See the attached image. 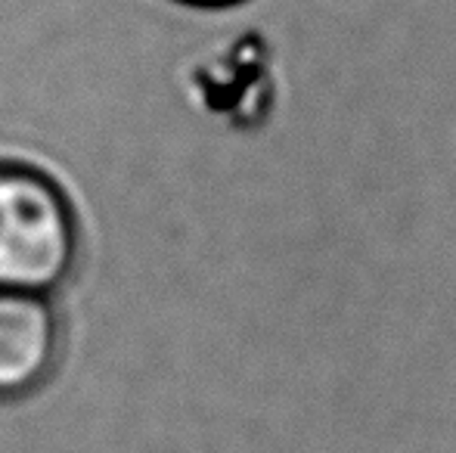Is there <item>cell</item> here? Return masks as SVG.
I'll use <instances>...</instances> for the list:
<instances>
[{"label": "cell", "mask_w": 456, "mask_h": 453, "mask_svg": "<svg viewBox=\"0 0 456 453\" xmlns=\"http://www.w3.org/2000/svg\"><path fill=\"white\" fill-rule=\"evenodd\" d=\"M78 248L66 190L35 165L0 158V292L56 295L78 264Z\"/></svg>", "instance_id": "cell-1"}, {"label": "cell", "mask_w": 456, "mask_h": 453, "mask_svg": "<svg viewBox=\"0 0 456 453\" xmlns=\"http://www.w3.org/2000/svg\"><path fill=\"white\" fill-rule=\"evenodd\" d=\"M60 360L53 295L0 292V400L35 394Z\"/></svg>", "instance_id": "cell-2"}, {"label": "cell", "mask_w": 456, "mask_h": 453, "mask_svg": "<svg viewBox=\"0 0 456 453\" xmlns=\"http://www.w3.org/2000/svg\"><path fill=\"white\" fill-rule=\"evenodd\" d=\"M181 6H192V10H221V6H233L242 0H175Z\"/></svg>", "instance_id": "cell-3"}]
</instances>
